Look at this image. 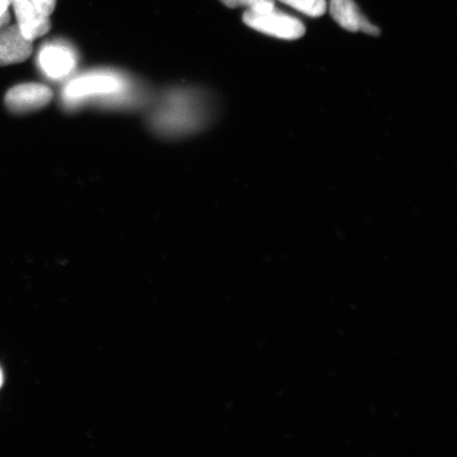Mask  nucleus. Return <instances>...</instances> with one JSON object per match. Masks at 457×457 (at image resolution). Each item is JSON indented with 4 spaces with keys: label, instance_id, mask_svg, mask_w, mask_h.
I'll list each match as a JSON object with an SVG mask.
<instances>
[{
    "label": "nucleus",
    "instance_id": "6e6552de",
    "mask_svg": "<svg viewBox=\"0 0 457 457\" xmlns=\"http://www.w3.org/2000/svg\"><path fill=\"white\" fill-rule=\"evenodd\" d=\"M310 17H320L328 10L327 0H278Z\"/></svg>",
    "mask_w": 457,
    "mask_h": 457
},
{
    "label": "nucleus",
    "instance_id": "1a4fd4ad",
    "mask_svg": "<svg viewBox=\"0 0 457 457\" xmlns=\"http://www.w3.org/2000/svg\"><path fill=\"white\" fill-rule=\"evenodd\" d=\"M228 8L245 7L254 12H264V11L276 8L274 0H220Z\"/></svg>",
    "mask_w": 457,
    "mask_h": 457
},
{
    "label": "nucleus",
    "instance_id": "423d86ee",
    "mask_svg": "<svg viewBox=\"0 0 457 457\" xmlns=\"http://www.w3.org/2000/svg\"><path fill=\"white\" fill-rule=\"evenodd\" d=\"M330 14L337 24L351 32H364L369 36H379L378 28L370 24L353 0H330Z\"/></svg>",
    "mask_w": 457,
    "mask_h": 457
},
{
    "label": "nucleus",
    "instance_id": "7ed1b4c3",
    "mask_svg": "<svg viewBox=\"0 0 457 457\" xmlns=\"http://www.w3.org/2000/svg\"><path fill=\"white\" fill-rule=\"evenodd\" d=\"M77 54L62 43L45 45L38 54V64L46 77L53 79L67 78L76 70Z\"/></svg>",
    "mask_w": 457,
    "mask_h": 457
},
{
    "label": "nucleus",
    "instance_id": "f257e3e1",
    "mask_svg": "<svg viewBox=\"0 0 457 457\" xmlns=\"http://www.w3.org/2000/svg\"><path fill=\"white\" fill-rule=\"evenodd\" d=\"M127 84L121 77L112 72H91L83 74L68 84L62 93L66 104L77 105L85 102L117 101L118 96L125 94Z\"/></svg>",
    "mask_w": 457,
    "mask_h": 457
},
{
    "label": "nucleus",
    "instance_id": "f03ea898",
    "mask_svg": "<svg viewBox=\"0 0 457 457\" xmlns=\"http://www.w3.org/2000/svg\"><path fill=\"white\" fill-rule=\"evenodd\" d=\"M243 21L245 25L256 31L288 41L298 39L306 32L304 24L299 19L283 13L276 8L264 12L245 10Z\"/></svg>",
    "mask_w": 457,
    "mask_h": 457
},
{
    "label": "nucleus",
    "instance_id": "9b49d317",
    "mask_svg": "<svg viewBox=\"0 0 457 457\" xmlns=\"http://www.w3.org/2000/svg\"><path fill=\"white\" fill-rule=\"evenodd\" d=\"M10 4L11 0H0V30L5 26H8L11 21L9 12Z\"/></svg>",
    "mask_w": 457,
    "mask_h": 457
},
{
    "label": "nucleus",
    "instance_id": "9d476101",
    "mask_svg": "<svg viewBox=\"0 0 457 457\" xmlns=\"http://www.w3.org/2000/svg\"><path fill=\"white\" fill-rule=\"evenodd\" d=\"M31 3L36 5L43 14L50 17L55 9L56 0H31Z\"/></svg>",
    "mask_w": 457,
    "mask_h": 457
},
{
    "label": "nucleus",
    "instance_id": "20e7f679",
    "mask_svg": "<svg viewBox=\"0 0 457 457\" xmlns=\"http://www.w3.org/2000/svg\"><path fill=\"white\" fill-rule=\"evenodd\" d=\"M53 90L47 86L36 83L21 84L8 91L5 105L14 112L37 111L49 104L53 99Z\"/></svg>",
    "mask_w": 457,
    "mask_h": 457
},
{
    "label": "nucleus",
    "instance_id": "0eeeda50",
    "mask_svg": "<svg viewBox=\"0 0 457 457\" xmlns=\"http://www.w3.org/2000/svg\"><path fill=\"white\" fill-rule=\"evenodd\" d=\"M22 36L17 25L5 26L0 30V66L19 64L31 56L33 46Z\"/></svg>",
    "mask_w": 457,
    "mask_h": 457
},
{
    "label": "nucleus",
    "instance_id": "f8f14e48",
    "mask_svg": "<svg viewBox=\"0 0 457 457\" xmlns=\"http://www.w3.org/2000/svg\"><path fill=\"white\" fill-rule=\"evenodd\" d=\"M3 381H4V377H3L2 370H0V386H2Z\"/></svg>",
    "mask_w": 457,
    "mask_h": 457
},
{
    "label": "nucleus",
    "instance_id": "39448f33",
    "mask_svg": "<svg viewBox=\"0 0 457 457\" xmlns=\"http://www.w3.org/2000/svg\"><path fill=\"white\" fill-rule=\"evenodd\" d=\"M11 3L13 4L17 27L29 41L34 42L49 32V16L43 14L31 0H11Z\"/></svg>",
    "mask_w": 457,
    "mask_h": 457
}]
</instances>
